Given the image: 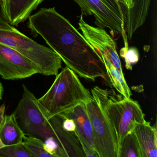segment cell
<instances>
[{
	"label": "cell",
	"instance_id": "19",
	"mask_svg": "<svg viewBox=\"0 0 157 157\" xmlns=\"http://www.w3.org/2000/svg\"><path fill=\"white\" fill-rule=\"evenodd\" d=\"M120 5L122 9L124 16V20L125 24L128 12L132 9L133 6V2L132 0H115Z\"/></svg>",
	"mask_w": 157,
	"mask_h": 157
},
{
	"label": "cell",
	"instance_id": "16",
	"mask_svg": "<svg viewBox=\"0 0 157 157\" xmlns=\"http://www.w3.org/2000/svg\"><path fill=\"white\" fill-rule=\"evenodd\" d=\"M22 143L33 157H53L48 151L45 142L39 138L25 135Z\"/></svg>",
	"mask_w": 157,
	"mask_h": 157
},
{
	"label": "cell",
	"instance_id": "17",
	"mask_svg": "<svg viewBox=\"0 0 157 157\" xmlns=\"http://www.w3.org/2000/svg\"><path fill=\"white\" fill-rule=\"evenodd\" d=\"M0 157H33L22 143L0 148Z\"/></svg>",
	"mask_w": 157,
	"mask_h": 157
},
{
	"label": "cell",
	"instance_id": "18",
	"mask_svg": "<svg viewBox=\"0 0 157 157\" xmlns=\"http://www.w3.org/2000/svg\"><path fill=\"white\" fill-rule=\"evenodd\" d=\"M121 57L124 59L127 69L132 70V66L136 64L139 59L138 50L136 48H122L120 51Z\"/></svg>",
	"mask_w": 157,
	"mask_h": 157
},
{
	"label": "cell",
	"instance_id": "22",
	"mask_svg": "<svg viewBox=\"0 0 157 157\" xmlns=\"http://www.w3.org/2000/svg\"><path fill=\"white\" fill-rule=\"evenodd\" d=\"M3 93H4V89H3V85L1 82L0 81V100H2Z\"/></svg>",
	"mask_w": 157,
	"mask_h": 157
},
{
	"label": "cell",
	"instance_id": "4",
	"mask_svg": "<svg viewBox=\"0 0 157 157\" xmlns=\"http://www.w3.org/2000/svg\"><path fill=\"white\" fill-rule=\"evenodd\" d=\"M91 92L96 94L101 104L116 135L118 146L137 124L146 122L145 114L136 101L117 94L113 90L97 86L93 88Z\"/></svg>",
	"mask_w": 157,
	"mask_h": 157
},
{
	"label": "cell",
	"instance_id": "20",
	"mask_svg": "<svg viewBox=\"0 0 157 157\" xmlns=\"http://www.w3.org/2000/svg\"><path fill=\"white\" fill-rule=\"evenodd\" d=\"M133 8L136 10H141L147 9L150 5L151 0H132Z\"/></svg>",
	"mask_w": 157,
	"mask_h": 157
},
{
	"label": "cell",
	"instance_id": "12",
	"mask_svg": "<svg viewBox=\"0 0 157 157\" xmlns=\"http://www.w3.org/2000/svg\"><path fill=\"white\" fill-rule=\"evenodd\" d=\"M133 132L136 136L141 151L142 157H157V137L156 127L150 123L138 124Z\"/></svg>",
	"mask_w": 157,
	"mask_h": 157
},
{
	"label": "cell",
	"instance_id": "11",
	"mask_svg": "<svg viewBox=\"0 0 157 157\" xmlns=\"http://www.w3.org/2000/svg\"><path fill=\"white\" fill-rule=\"evenodd\" d=\"M44 0H2L1 16L10 24L17 26L28 19Z\"/></svg>",
	"mask_w": 157,
	"mask_h": 157
},
{
	"label": "cell",
	"instance_id": "2",
	"mask_svg": "<svg viewBox=\"0 0 157 157\" xmlns=\"http://www.w3.org/2000/svg\"><path fill=\"white\" fill-rule=\"evenodd\" d=\"M56 76L49 90L38 99L47 119L85 102L92 96L69 68H64Z\"/></svg>",
	"mask_w": 157,
	"mask_h": 157
},
{
	"label": "cell",
	"instance_id": "13",
	"mask_svg": "<svg viewBox=\"0 0 157 157\" xmlns=\"http://www.w3.org/2000/svg\"><path fill=\"white\" fill-rule=\"evenodd\" d=\"M25 134L17 123L14 114L5 115L0 128V138L5 146L22 143Z\"/></svg>",
	"mask_w": 157,
	"mask_h": 157
},
{
	"label": "cell",
	"instance_id": "23",
	"mask_svg": "<svg viewBox=\"0 0 157 157\" xmlns=\"http://www.w3.org/2000/svg\"><path fill=\"white\" fill-rule=\"evenodd\" d=\"M4 146H5V145H4V144L2 143V141L1 138H0V148L2 147H4Z\"/></svg>",
	"mask_w": 157,
	"mask_h": 157
},
{
	"label": "cell",
	"instance_id": "9",
	"mask_svg": "<svg viewBox=\"0 0 157 157\" xmlns=\"http://www.w3.org/2000/svg\"><path fill=\"white\" fill-rule=\"evenodd\" d=\"M47 119L59 146V157H86L77 132L63 128L61 116H54Z\"/></svg>",
	"mask_w": 157,
	"mask_h": 157
},
{
	"label": "cell",
	"instance_id": "10",
	"mask_svg": "<svg viewBox=\"0 0 157 157\" xmlns=\"http://www.w3.org/2000/svg\"><path fill=\"white\" fill-rule=\"evenodd\" d=\"M59 115L74 121L76 132L86 157H99L94 146L92 128L84 102Z\"/></svg>",
	"mask_w": 157,
	"mask_h": 157
},
{
	"label": "cell",
	"instance_id": "8",
	"mask_svg": "<svg viewBox=\"0 0 157 157\" xmlns=\"http://www.w3.org/2000/svg\"><path fill=\"white\" fill-rule=\"evenodd\" d=\"M39 73L33 63L16 50L0 44V76L7 80L22 79Z\"/></svg>",
	"mask_w": 157,
	"mask_h": 157
},
{
	"label": "cell",
	"instance_id": "21",
	"mask_svg": "<svg viewBox=\"0 0 157 157\" xmlns=\"http://www.w3.org/2000/svg\"><path fill=\"white\" fill-rule=\"evenodd\" d=\"M5 104L3 103L0 106V128L2 125L5 117Z\"/></svg>",
	"mask_w": 157,
	"mask_h": 157
},
{
	"label": "cell",
	"instance_id": "5",
	"mask_svg": "<svg viewBox=\"0 0 157 157\" xmlns=\"http://www.w3.org/2000/svg\"><path fill=\"white\" fill-rule=\"evenodd\" d=\"M84 102L92 128L94 146L99 157H117L118 144L115 133L95 94Z\"/></svg>",
	"mask_w": 157,
	"mask_h": 157
},
{
	"label": "cell",
	"instance_id": "6",
	"mask_svg": "<svg viewBox=\"0 0 157 157\" xmlns=\"http://www.w3.org/2000/svg\"><path fill=\"white\" fill-rule=\"evenodd\" d=\"M21 99L13 113L25 135L41 139L43 141L53 136L48 120L34 94L22 84Z\"/></svg>",
	"mask_w": 157,
	"mask_h": 157
},
{
	"label": "cell",
	"instance_id": "14",
	"mask_svg": "<svg viewBox=\"0 0 157 157\" xmlns=\"http://www.w3.org/2000/svg\"><path fill=\"white\" fill-rule=\"evenodd\" d=\"M104 64L106 73L110 83L118 93L127 98H131L132 93L128 87L124 73L120 72L109 59L101 56Z\"/></svg>",
	"mask_w": 157,
	"mask_h": 157
},
{
	"label": "cell",
	"instance_id": "24",
	"mask_svg": "<svg viewBox=\"0 0 157 157\" xmlns=\"http://www.w3.org/2000/svg\"><path fill=\"white\" fill-rule=\"evenodd\" d=\"M1 0H0V3H1Z\"/></svg>",
	"mask_w": 157,
	"mask_h": 157
},
{
	"label": "cell",
	"instance_id": "1",
	"mask_svg": "<svg viewBox=\"0 0 157 157\" xmlns=\"http://www.w3.org/2000/svg\"><path fill=\"white\" fill-rule=\"evenodd\" d=\"M28 19V27L33 35L41 36L66 67L77 75L93 82L99 78L109 80L97 51L55 8H42Z\"/></svg>",
	"mask_w": 157,
	"mask_h": 157
},
{
	"label": "cell",
	"instance_id": "3",
	"mask_svg": "<svg viewBox=\"0 0 157 157\" xmlns=\"http://www.w3.org/2000/svg\"><path fill=\"white\" fill-rule=\"evenodd\" d=\"M0 44L16 50L32 61L39 69V74L56 76L62 67V60L56 52L18 31L1 15Z\"/></svg>",
	"mask_w": 157,
	"mask_h": 157
},
{
	"label": "cell",
	"instance_id": "7",
	"mask_svg": "<svg viewBox=\"0 0 157 157\" xmlns=\"http://www.w3.org/2000/svg\"><path fill=\"white\" fill-rule=\"evenodd\" d=\"M81 8L82 14L93 15L100 28H107L112 33L121 34L124 47H128L125 21L121 7L107 0H73Z\"/></svg>",
	"mask_w": 157,
	"mask_h": 157
},
{
	"label": "cell",
	"instance_id": "15",
	"mask_svg": "<svg viewBox=\"0 0 157 157\" xmlns=\"http://www.w3.org/2000/svg\"><path fill=\"white\" fill-rule=\"evenodd\" d=\"M117 157H142L133 131L127 134L118 146Z\"/></svg>",
	"mask_w": 157,
	"mask_h": 157
}]
</instances>
